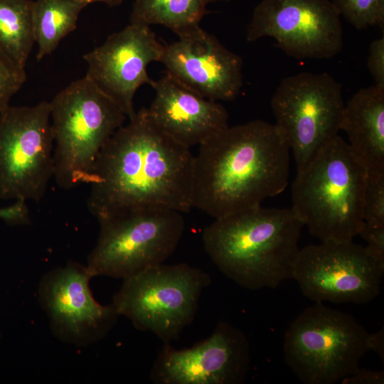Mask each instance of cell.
I'll return each instance as SVG.
<instances>
[{"mask_svg":"<svg viewBox=\"0 0 384 384\" xmlns=\"http://www.w3.org/2000/svg\"><path fill=\"white\" fill-rule=\"evenodd\" d=\"M194 155L167 135L147 107L136 111L95 163L87 206L97 220L143 210L193 208Z\"/></svg>","mask_w":384,"mask_h":384,"instance_id":"obj_1","label":"cell"},{"mask_svg":"<svg viewBox=\"0 0 384 384\" xmlns=\"http://www.w3.org/2000/svg\"><path fill=\"white\" fill-rule=\"evenodd\" d=\"M384 265L365 246L348 242H321L299 250L292 279L304 296L316 302L366 304L379 294Z\"/></svg>","mask_w":384,"mask_h":384,"instance_id":"obj_11","label":"cell"},{"mask_svg":"<svg viewBox=\"0 0 384 384\" xmlns=\"http://www.w3.org/2000/svg\"><path fill=\"white\" fill-rule=\"evenodd\" d=\"M86 2L87 4L94 2H101L107 4L110 7H114L122 3L123 0H80Z\"/></svg>","mask_w":384,"mask_h":384,"instance_id":"obj_30","label":"cell"},{"mask_svg":"<svg viewBox=\"0 0 384 384\" xmlns=\"http://www.w3.org/2000/svg\"><path fill=\"white\" fill-rule=\"evenodd\" d=\"M26 78V68L14 63L0 50V112L9 105Z\"/></svg>","mask_w":384,"mask_h":384,"instance_id":"obj_24","label":"cell"},{"mask_svg":"<svg viewBox=\"0 0 384 384\" xmlns=\"http://www.w3.org/2000/svg\"><path fill=\"white\" fill-rule=\"evenodd\" d=\"M0 219L9 224H26L30 220L26 202L16 201L9 206L0 208Z\"/></svg>","mask_w":384,"mask_h":384,"instance_id":"obj_27","label":"cell"},{"mask_svg":"<svg viewBox=\"0 0 384 384\" xmlns=\"http://www.w3.org/2000/svg\"><path fill=\"white\" fill-rule=\"evenodd\" d=\"M50 102L0 112V199L35 202L54 174Z\"/></svg>","mask_w":384,"mask_h":384,"instance_id":"obj_10","label":"cell"},{"mask_svg":"<svg viewBox=\"0 0 384 384\" xmlns=\"http://www.w3.org/2000/svg\"><path fill=\"white\" fill-rule=\"evenodd\" d=\"M340 130L368 172L384 171V87L356 92L345 104Z\"/></svg>","mask_w":384,"mask_h":384,"instance_id":"obj_18","label":"cell"},{"mask_svg":"<svg viewBox=\"0 0 384 384\" xmlns=\"http://www.w3.org/2000/svg\"><path fill=\"white\" fill-rule=\"evenodd\" d=\"M363 217L366 223L384 225V171L368 173Z\"/></svg>","mask_w":384,"mask_h":384,"instance_id":"obj_23","label":"cell"},{"mask_svg":"<svg viewBox=\"0 0 384 384\" xmlns=\"http://www.w3.org/2000/svg\"><path fill=\"white\" fill-rule=\"evenodd\" d=\"M50 105L53 178L65 190L90 184L100 152L127 116L85 76L63 88Z\"/></svg>","mask_w":384,"mask_h":384,"instance_id":"obj_5","label":"cell"},{"mask_svg":"<svg viewBox=\"0 0 384 384\" xmlns=\"http://www.w3.org/2000/svg\"><path fill=\"white\" fill-rule=\"evenodd\" d=\"M271 37L298 60L329 59L343 48L340 16L329 0H262L254 9L246 40Z\"/></svg>","mask_w":384,"mask_h":384,"instance_id":"obj_12","label":"cell"},{"mask_svg":"<svg viewBox=\"0 0 384 384\" xmlns=\"http://www.w3.org/2000/svg\"><path fill=\"white\" fill-rule=\"evenodd\" d=\"M87 5L80 0L33 1L32 23L38 46V60L50 55L61 41L77 28L80 14Z\"/></svg>","mask_w":384,"mask_h":384,"instance_id":"obj_20","label":"cell"},{"mask_svg":"<svg viewBox=\"0 0 384 384\" xmlns=\"http://www.w3.org/2000/svg\"><path fill=\"white\" fill-rule=\"evenodd\" d=\"M164 47L150 26L129 23L84 55L87 66L85 77L129 119L136 113L134 98L137 90L155 83L147 67L161 61Z\"/></svg>","mask_w":384,"mask_h":384,"instance_id":"obj_14","label":"cell"},{"mask_svg":"<svg viewBox=\"0 0 384 384\" xmlns=\"http://www.w3.org/2000/svg\"><path fill=\"white\" fill-rule=\"evenodd\" d=\"M250 366V347L244 333L220 321L211 335L194 346H164L151 370L158 384H240Z\"/></svg>","mask_w":384,"mask_h":384,"instance_id":"obj_13","label":"cell"},{"mask_svg":"<svg viewBox=\"0 0 384 384\" xmlns=\"http://www.w3.org/2000/svg\"><path fill=\"white\" fill-rule=\"evenodd\" d=\"M152 87L155 96L148 112L176 142L188 148L199 146L229 126L228 113L220 103L203 97L168 73Z\"/></svg>","mask_w":384,"mask_h":384,"instance_id":"obj_17","label":"cell"},{"mask_svg":"<svg viewBox=\"0 0 384 384\" xmlns=\"http://www.w3.org/2000/svg\"><path fill=\"white\" fill-rule=\"evenodd\" d=\"M289 146L274 124L228 126L194 155L192 205L214 219L261 205L288 184Z\"/></svg>","mask_w":384,"mask_h":384,"instance_id":"obj_2","label":"cell"},{"mask_svg":"<svg viewBox=\"0 0 384 384\" xmlns=\"http://www.w3.org/2000/svg\"><path fill=\"white\" fill-rule=\"evenodd\" d=\"M368 68L375 84L384 87V36L374 40L370 45Z\"/></svg>","mask_w":384,"mask_h":384,"instance_id":"obj_26","label":"cell"},{"mask_svg":"<svg viewBox=\"0 0 384 384\" xmlns=\"http://www.w3.org/2000/svg\"><path fill=\"white\" fill-rule=\"evenodd\" d=\"M344 106L341 85L329 73L303 72L282 80L271 107L297 171L338 135Z\"/></svg>","mask_w":384,"mask_h":384,"instance_id":"obj_9","label":"cell"},{"mask_svg":"<svg viewBox=\"0 0 384 384\" xmlns=\"http://www.w3.org/2000/svg\"><path fill=\"white\" fill-rule=\"evenodd\" d=\"M368 169L338 134L301 171L292 186V208L321 242H348L363 223Z\"/></svg>","mask_w":384,"mask_h":384,"instance_id":"obj_4","label":"cell"},{"mask_svg":"<svg viewBox=\"0 0 384 384\" xmlns=\"http://www.w3.org/2000/svg\"><path fill=\"white\" fill-rule=\"evenodd\" d=\"M369 333L353 316L316 302L284 334V361L306 384H333L355 373Z\"/></svg>","mask_w":384,"mask_h":384,"instance_id":"obj_6","label":"cell"},{"mask_svg":"<svg viewBox=\"0 0 384 384\" xmlns=\"http://www.w3.org/2000/svg\"><path fill=\"white\" fill-rule=\"evenodd\" d=\"M166 72L203 97L230 101L240 93L242 59L201 27L164 45Z\"/></svg>","mask_w":384,"mask_h":384,"instance_id":"obj_16","label":"cell"},{"mask_svg":"<svg viewBox=\"0 0 384 384\" xmlns=\"http://www.w3.org/2000/svg\"><path fill=\"white\" fill-rule=\"evenodd\" d=\"M228 0H134L130 23L161 25L178 37L198 28L210 4Z\"/></svg>","mask_w":384,"mask_h":384,"instance_id":"obj_19","label":"cell"},{"mask_svg":"<svg viewBox=\"0 0 384 384\" xmlns=\"http://www.w3.org/2000/svg\"><path fill=\"white\" fill-rule=\"evenodd\" d=\"M358 235L367 242L365 247L370 255L384 265V225L364 222Z\"/></svg>","mask_w":384,"mask_h":384,"instance_id":"obj_25","label":"cell"},{"mask_svg":"<svg viewBox=\"0 0 384 384\" xmlns=\"http://www.w3.org/2000/svg\"><path fill=\"white\" fill-rule=\"evenodd\" d=\"M87 266L70 262L42 279L39 299L54 334L75 345L96 341L111 329L119 314L114 306H104L93 297Z\"/></svg>","mask_w":384,"mask_h":384,"instance_id":"obj_15","label":"cell"},{"mask_svg":"<svg viewBox=\"0 0 384 384\" xmlns=\"http://www.w3.org/2000/svg\"><path fill=\"white\" fill-rule=\"evenodd\" d=\"M100 234L87 258L92 277L125 279L164 263L175 252L184 231L182 213L143 210L97 220Z\"/></svg>","mask_w":384,"mask_h":384,"instance_id":"obj_8","label":"cell"},{"mask_svg":"<svg viewBox=\"0 0 384 384\" xmlns=\"http://www.w3.org/2000/svg\"><path fill=\"white\" fill-rule=\"evenodd\" d=\"M368 351H375L383 360L384 358V330L383 328L374 334H369L367 341Z\"/></svg>","mask_w":384,"mask_h":384,"instance_id":"obj_29","label":"cell"},{"mask_svg":"<svg viewBox=\"0 0 384 384\" xmlns=\"http://www.w3.org/2000/svg\"><path fill=\"white\" fill-rule=\"evenodd\" d=\"M339 16L353 27L363 30L384 26V0H333Z\"/></svg>","mask_w":384,"mask_h":384,"instance_id":"obj_22","label":"cell"},{"mask_svg":"<svg viewBox=\"0 0 384 384\" xmlns=\"http://www.w3.org/2000/svg\"><path fill=\"white\" fill-rule=\"evenodd\" d=\"M210 283V276L199 268L161 263L123 279L112 304L137 329L171 343L194 319Z\"/></svg>","mask_w":384,"mask_h":384,"instance_id":"obj_7","label":"cell"},{"mask_svg":"<svg viewBox=\"0 0 384 384\" xmlns=\"http://www.w3.org/2000/svg\"><path fill=\"white\" fill-rule=\"evenodd\" d=\"M343 384H383L384 373L359 368L355 373L341 380Z\"/></svg>","mask_w":384,"mask_h":384,"instance_id":"obj_28","label":"cell"},{"mask_svg":"<svg viewBox=\"0 0 384 384\" xmlns=\"http://www.w3.org/2000/svg\"><path fill=\"white\" fill-rule=\"evenodd\" d=\"M31 0H0V50L26 68L35 44Z\"/></svg>","mask_w":384,"mask_h":384,"instance_id":"obj_21","label":"cell"},{"mask_svg":"<svg viewBox=\"0 0 384 384\" xmlns=\"http://www.w3.org/2000/svg\"><path fill=\"white\" fill-rule=\"evenodd\" d=\"M303 226L292 208L260 205L214 219L202 240L218 270L238 284L275 288L292 279Z\"/></svg>","mask_w":384,"mask_h":384,"instance_id":"obj_3","label":"cell"}]
</instances>
